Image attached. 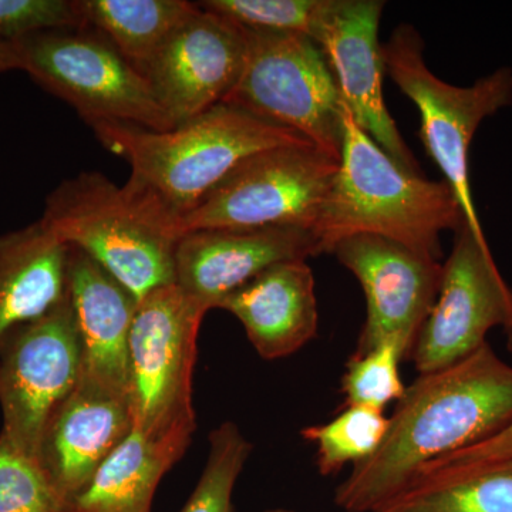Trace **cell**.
Masks as SVG:
<instances>
[{
	"mask_svg": "<svg viewBox=\"0 0 512 512\" xmlns=\"http://www.w3.org/2000/svg\"><path fill=\"white\" fill-rule=\"evenodd\" d=\"M217 309L242 323L249 342L265 360L291 356L318 335L315 276L305 259L265 269L225 296Z\"/></svg>",
	"mask_w": 512,
	"mask_h": 512,
	"instance_id": "ac0fdd59",
	"label": "cell"
},
{
	"mask_svg": "<svg viewBox=\"0 0 512 512\" xmlns=\"http://www.w3.org/2000/svg\"><path fill=\"white\" fill-rule=\"evenodd\" d=\"M467 224L446 181H431L400 167L357 126L343 104L338 171L313 235L320 255L339 242L372 235L440 261V234Z\"/></svg>",
	"mask_w": 512,
	"mask_h": 512,
	"instance_id": "3957f363",
	"label": "cell"
},
{
	"mask_svg": "<svg viewBox=\"0 0 512 512\" xmlns=\"http://www.w3.org/2000/svg\"><path fill=\"white\" fill-rule=\"evenodd\" d=\"M67 248V296L82 349L79 380L128 400V343L136 296L89 255Z\"/></svg>",
	"mask_w": 512,
	"mask_h": 512,
	"instance_id": "e0dca14e",
	"label": "cell"
},
{
	"mask_svg": "<svg viewBox=\"0 0 512 512\" xmlns=\"http://www.w3.org/2000/svg\"><path fill=\"white\" fill-rule=\"evenodd\" d=\"M377 512H512V463L409 488Z\"/></svg>",
	"mask_w": 512,
	"mask_h": 512,
	"instance_id": "7402d4cb",
	"label": "cell"
},
{
	"mask_svg": "<svg viewBox=\"0 0 512 512\" xmlns=\"http://www.w3.org/2000/svg\"><path fill=\"white\" fill-rule=\"evenodd\" d=\"M133 429L126 397L79 380L47 421L36 461L72 501Z\"/></svg>",
	"mask_w": 512,
	"mask_h": 512,
	"instance_id": "2e32d148",
	"label": "cell"
},
{
	"mask_svg": "<svg viewBox=\"0 0 512 512\" xmlns=\"http://www.w3.org/2000/svg\"><path fill=\"white\" fill-rule=\"evenodd\" d=\"M406 350L396 340H389L362 355H353L342 377L345 406H362L384 412L387 404L399 402L406 393L400 363Z\"/></svg>",
	"mask_w": 512,
	"mask_h": 512,
	"instance_id": "d4e9b609",
	"label": "cell"
},
{
	"mask_svg": "<svg viewBox=\"0 0 512 512\" xmlns=\"http://www.w3.org/2000/svg\"><path fill=\"white\" fill-rule=\"evenodd\" d=\"M389 417L370 407H346L326 424L302 429L303 439L316 447V464L322 476H335L348 464L369 460L382 446Z\"/></svg>",
	"mask_w": 512,
	"mask_h": 512,
	"instance_id": "603a6c76",
	"label": "cell"
},
{
	"mask_svg": "<svg viewBox=\"0 0 512 512\" xmlns=\"http://www.w3.org/2000/svg\"><path fill=\"white\" fill-rule=\"evenodd\" d=\"M382 0H328L312 40L335 77L340 97L357 126L400 167L421 174L384 103V64L379 42Z\"/></svg>",
	"mask_w": 512,
	"mask_h": 512,
	"instance_id": "7c38bea8",
	"label": "cell"
},
{
	"mask_svg": "<svg viewBox=\"0 0 512 512\" xmlns=\"http://www.w3.org/2000/svg\"><path fill=\"white\" fill-rule=\"evenodd\" d=\"M245 53V29L198 6L140 73L177 127L227 99Z\"/></svg>",
	"mask_w": 512,
	"mask_h": 512,
	"instance_id": "5bb4252c",
	"label": "cell"
},
{
	"mask_svg": "<svg viewBox=\"0 0 512 512\" xmlns=\"http://www.w3.org/2000/svg\"><path fill=\"white\" fill-rule=\"evenodd\" d=\"M86 28L96 30L140 72L198 10L185 0H77Z\"/></svg>",
	"mask_w": 512,
	"mask_h": 512,
	"instance_id": "44dd1931",
	"label": "cell"
},
{
	"mask_svg": "<svg viewBox=\"0 0 512 512\" xmlns=\"http://www.w3.org/2000/svg\"><path fill=\"white\" fill-rule=\"evenodd\" d=\"M245 36L241 76L222 103L291 130L339 161L343 101L320 47L295 33L245 29Z\"/></svg>",
	"mask_w": 512,
	"mask_h": 512,
	"instance_id": "52a82bcc",
	"label": "cell"
},
{
	"mask_svg": "<svg viewBox=\"0 0 512 512\" xmlns=\"http://www.w3.org/2000/svg\"><path fill=\"white\" fill-rule=\"evenodd\" d=\"M339 161L311 143L268 148L247 158L178 222L181 237L201 229H311Z\"/></svg>",
	"mask_w": 512,
	"mask_h": 512,
	"instance_id": "9c48e42d",
	"label": "cell"
},
{
	"mask_svg": "<svg viewBox=\"0 0 512 512\" xmlns=\"http://www.w3.org/2000/svg\"><path fill=\"white\" fill-rule=\"evenodd\" d=\"M319 255L311 229H201L184 234L178 241L175 285L210 312L265 269Z\"/></svg>",
	"mask_w": 512,
	"mask_h": 512,
	"instance_id": "9a60e30c",
	"label": "cell"
},
{
	"mask_svg": "<svg viewBox=\"0 0 512 512\" xmlns=\"http://www.w3.org/2000/svg\"><path fill=\"white\" fill-rule=\"evenodd\" d=\"M82 373V349L69 296L40 318L10 330L0 346V436L35 458L43 431Z\"/></svg>",
	"mask_w": 512,
	"mask_h": 512,
	"instance_id": "30bf717a",
	"label": "cell"
},
{
	"mask_svg": "<svg viewBox=\"0 0 512 512\" xmlns=\"http://www.w3.org/2000/svg\"><path fill=\"white\" fill-rule=\"evenodd\" d=\"M504 463H512V423L501 433L477 446L464 448L431 461L426 467L421 468L419 476L409 488L446 483L454 478L470 476L484 468Z\"/></svg>",
	"mask_w": 512,
	"mask_h": 512,
	"instance_id": "f1b7e54d",
	"label": "cell"
},
{
	"mask_svg": "<svg viewBox=\"0 0 512 512\" xmlns=\"http://www.w3.org/2000/svg\"><path fill=\"white\" fill-rule=\"evenodd\" d=\"M86 28L77 0H0V39L18 42L37 33Z\"/></svg>",
	"mask_w": 512,
	"mask_h": 512,
	"instance_id": "83f0119b",
	"label": "cell"
},
{
	"mask_svg": "<svg viewBox=\"0 0 512 512\" xmlns=\"http://www.w3.org/2000/svg\"><path fill=\"white\" fill-rule=\"evenodd\" d=\"M384 74L417 107L420 137L439 165L463 211L468 228L485 241L470 183V147L484 119L512 104V70L501 67L473 86L458 87L439 79L424 60V42L412 25H400L382 43Z\"/></svg>",
	"mask_w": 512,
	"mask_h": 512,
	"instance_id": "5b68a950",
	"label": "cell"
},
{
	"mask_svg": "<svg viewBox=\"0 0 512 512\" xmlns=\"http://www.w3.org/2000/svg\"><path fill=\"white\" fill-rule=\"evenodd\" d=\"M192 434L153 439L134 427L97 470L72 512H153L154 495L165 474L184 456Z\"/></svg>",
	"mask_w": 512,
	"mask_h": 512,
	"instance_id": "ffe728a7",
	"label": "cell"
},
{
	"mask_svg": "<svg viewBox=\"0 0 512 512\" xmlns=\"http://www.w3.org/2000/svg\"><path fill=\"white\" fill-rule=\"evenodd\" d=\"M495 328L503 329L512 350L511 288L487 239H478L464 224L456 232L439 295L409 359L420 375L446 369L473 355Z\"/></svg>",
	"mask_w": 512,
	"mask_h": 512,
	"instance_id": "8fae6325",
	"label": "cell"
},
{
	"mask_svg": "<svg viewBox=\"0 0 512 512\" xmlns=\"http://www.w3.org/2000/svg\"><path fill=\"white\" fill-rule=\"evenodd\" d=\"M13 45L23 72L74 107L86 123L113 121L154 131L175 127L146 79L96 30H52Z\"/></svg>",
	"mask_w": 512,
	"mask_h": 512,
	"instance_id": "ba28073f",
	"label": "cell"
},
{
	"mask_svg": "<svg viewBox=\"0 0 512 512\" xmlns=\"http://www.w3.org/2000/svg\"><path fill=\"white\" fill-rule=\"evenodd\" d=\"M328 0H205L197 3L245 29L295 33L312 40Z\"/></svg>",
	"mask_w": 512,
	"mask_h": 512,
	"instance_id": "484cf974",
	"label": "cell"
},
{
	"mask_svg": "<svg viewBox=\"0 0 512 512\" xmlns=\"http://www.w3.org/2000/svg\"><path fill=\"white\" fill-rule=\"evenodd\" d=\"M332 254L356 276L365 293L366 320L356 355L396 340L409 359L439 295L443 265L372 235L345 239Z\"/></svg>",
	"mask_w": 512,
	"mask_h": 512,
	"instance_id": "4fadbf2b",
	"label": "cell"
},
{
	"mask_svg": "<svg viewBox=\"0 0 512 512\" xmlns=\"http://www.w3.org/2000/svg\"><path fill=\"white\" fill-rule=\"evenodd\" d=\"M207 313L175 284L137 302L128 343V402L134 427L153 439L197 429L192 386Z\"/></svg>",
	"mask_w": 512,
	"mask_h": 512,
	"instance_id": "8992f818",
	"label": "cell"
},
{
	"mask_svg": "<svg viewBox=\"0 0 512 512\" xmlns=\"http://www.w3.org/2000/svg\"><path fill=\"white\" fill-rule=\"evenodd\" d=\"M389 430L369 460L339 485L343 512H377L416 480L421 468L477 446L512 423V366L490 343L456 365L420 375L397 402Z\"/></svg>",
	"mask_w": 512,
	"mask_h": 512,
	"instance_id": "6da1fadb",
	"label": "cell"
},
{
	"mask_svg": "<svg viewBox=\"0 0 512 512\" xmlns=\"http://www.w3.org/2000/svg\"><path fill=\"white\" fill-rule=\"evenodd\" d=\"M0 512H72L35 458L0 436Z\"/></svg>",
	"mask_w": 512,
	"mask_h": 512,
	"instance_id": "4316f807",
	"label": "cell"
},
{
	"mask_svg": "<svg viewBox=\"0 0 512 512\" xmlns=\"http://www.w3.org/2000/svg\"><path fill=\"white\" fill-rule=\"evenodd\" d=\"M87 124L107 150L130 164L124 188L177 229L181 218L247 158L272 147L309 143L224 103L168 131L113 121Z\"/></svg>",
	"mask_w": 512,
	"mask_h": 512,
	"instance_id": "7a4b0ae2",
	"label": "cell"
},
{
	"mask_svg": "<svg viewBox=\"0 0 512 512\" xmlns=\"http://www.w3.org/2000/svg\"><path fill=\"white\" fill-rule=\"evenodd\" d=\"M67 252L40 220L0 235V346L66 298Z\"/></svg>",
	"mask_w": 512,
	"mask_h": 512,
	"instance_id": "d6986e66",
	"label": "cell"
},
{
	"mask_svg": "<svg viewBox=\"0 0 512 512\" xmlns=\"http://www.w3.org/2000/svg\"><path fill=\"white\" fill-rule=\"evenodd\" d=\"M265 512H295L289 510V508H271V510H266Z\"/></svg>",
	"mask_w": 512,
	"mask_h": 512,
	"instance_id": "4dcf8cb0",
	"label": "cell"
},
{
	"mask_svg": "<svg viewBox=\"0 0 512 512\" xmlns=\"http://www.w3.org/2000/svg\"><path fill=\"white\" fill-rule=\"evenodd\" d=\"M12 70H22L18 50L12 42L0 39V74Z\"/></svg>",
	"mask_w": 512,
	"mask_h": 512,
	"instance_id": "f546056e",
	"label": "cell"
},
{
	"mask_svg": "<svg viewBox=\"0 0 512 512\" xmlns=\"http://www.w3.org/2000/svg\"><path fill=\"white\" fill-rule=\"evenodd\" d=\"M42 224L66 247L80 249L128 289L137 301L175 284L173 222L106 175L83 171L47 195Z\"/></svg>",
	"mask_w": 512,
	"mask_h": 512,
	"instance_id": "277c9868",
	"label": "cell"
},
{
	"mask_svg": "<svg viewBox=\"0 0 512 512\" xmlns=\"http://www.w3.org/2000/svg\"><path fill=\"white\" fill-rule=\"evenodd\" d=\"M207 463L181 512H232L235 485L252 454L251 441L225 421L210 433Z\"/></svg>",
	"mask_w": 512,
	"mask_h": 512,
	"instance_id": "cb8c5ba5",
	"label": "cell"
}]
</instances>
